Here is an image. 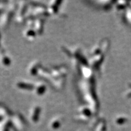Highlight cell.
Wrapping results in <instances>:
<instances>
[{"label":"cell","mask_w":131,"mask_h":131,"mask_svg":"<svg viewBox=\"0 0 131 131\" xmlns=\"http://www.w3.org/2000/svg\"><path fill=\"white\" fill-rule=\"evenodd\" d=\"M34 89H35L37 94L41 95L44 93L46 87H45L44 84L38 82V83H37L35 86H34Z\"/></svg>","instance_id":"obj_5"},{"label":"cell","mask_w":131,"mask_h":131,"mask_svg":"<svg viewBox=\"0 0 131 131\" xmlns=\"http://www.w3.org/2000/svg\"><path fill=\"white\" fill-rule=\"evenodd\" d=\"M41 112V108L40 106H35L32 109L31 111V118L34 121H36L38 120Z\"/></svg>","instance_id":"obj_6"},{"label":"cell","mask_w":131,"mask_h":131,"mask_svg":"<svg viewBox=\"0 0 131 131\" xmlns=\"http://www.w3.org/2000/svg\"><path fill=\"white\" fill-rule=\"evenodd\" d=\"M61 1H50L49 2V7L47 8V12L49 14H54L57 12L59 9V6L60 5Z\"/></svg>","instance_id":"obj_3"},{"label":"cell","mask_w":131,"mask_h":131,"mask_svg":"<svg viewBox=\"0 0 131 131\" xmlns=\"http://www.w3.org/2000/svg\"><path fill=\"white\" fill-rule=\"evenodd\" d=\"M36 32L35 29H32V28L29 27V29H27V30L25 32V36L28 39H32L35 37L36 35Z\"/></svg>","instance_id":"obj_9"},{"label":"cell","mask_w":131,"mask_h":131,"mask_svg":"<svg viewBox=\"0 0 131 131\" xmlns=\"http://www.w3.org/2000/svg\"><path fill=\"white\" fill-rule=\"evenodd\" d=\"M5 7V5L4 4V2H0V12L2 10H4Z\"/></svg>","instance_id":"obj_11"},{"label":"cell","mask_w":131,"mask_h":131,"mask_svg":"<svg viewBox=\"0 0 131 131\" xmlns=\"http://www.w3.org/2000/svg\"><path fill=\"white\" fill-rule=\"evenodd\" d=\"M17 86L20 89H24V90H32L34 89V85L32 84L27 83L26 82H18L17 84Z\"/></svg>","instance_id":"obj_7"},{"label":"cell","mask_w":131,"mask_h":131,"mask_svg":"<svg viewBox=\"0 0 131 131\" xmlns=\"http://www.w3.org/2000/svg\"><path fill=\"white\" fill-rule=\"evenodd\" d=\"M0 39H1V35H0Z\"/></svg>","instance_id":"obj_12"},{"label":"cell","mask_w":131,"mask_h":131,"mask_svg":"<svg viewBox=\"0 0 131 131\" xmlns=\"http://www.w3.org/2000/svg\"><path fill=\"white\" fill-rule=\"evenodd\" d=\"M44 19L43 18H37L34 23V26H35V30L37 34L38 35H41L43 33L44 28Z\"/></svg>","instance_id":"obj_2"},{"label":"cell","mask_w":131,"mask_h":131,"mask_svg":"<svg viewBox=\"0 0 131 131\" xmlns=\"http://www.w3.org/2000/svg\"><path fill=\"white\" fill-rule=\"evenodd\" d=\"M14 10V7H12L11 9H10V8L9 7V9L7 10V11H5L1 16V18H0V26L2 29L5 28L7 26L9 25V22H10L12 16H13Z\"/></svg>","instance_id":"obj_1"},{"label":"cell","mask_w":131,"mask_h":131,"mask_svg":"<svg viewBox=\"0 0 131 131\" xmlns=\"http://www.w3.org/2000/svg\"><path fill=\"white\" fill-rule=\"evenodd\" d=\"M1 62L4 66H9L10 64V60L9 58L6 55L5 53L3 52L1 55Z\"/></svg>","instance_id":"obj_8"},{"label":"cell","mask_w":131,"mask_h":131,"mask_svg":"<svg viewBox=\"0 0 131 131\" xmlns=\"http://www.w3.org/2000/svg\"><path fill=\"white\" fill-rule=\"evenodd\" d=\"M40 70V63L38 61H35L30 66L29 68V72L31 75H35L38 74Z\"/></svg>","instance_id":"obj_4"},{"label":"cell","mask_w":131,"mask_h":131,"mask_svg":"<svg viewBox=\"0 0 131 131\" xmlns=\"http://www.w3.org/2000/svg\"><path fill=\"white\" fill-rule=\"evenodd\" d=\"M9 114V110L4 106L0 104V116H4Z\"/></svg>","instance_id":"obj_10"}]
</instances>
